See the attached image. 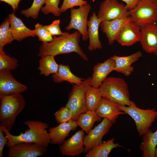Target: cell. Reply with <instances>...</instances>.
Segmentation results:
<instances>
[{
    "mask_svg": "<svg viewBox=\"0 0 157 157\" xmlns=\"http://www.w3.org/2000/svg\"><path fill=\"white\" fill-rule=\"evenodd\" d=\"M57 122L59 123L73 120V115L70 109L66 106L61 108L54 114Z\"/></svg>",
    "mask_w": 157,
    "mask_h": 157,
    "instance_id": "cell-33",
    "label": "cell"
},
{
    "mask_svg": "<svg viewBox=\"0 0 157 157\" xmlns=\"http://www.w3.org/2000/svg\"><path fill=\"white\" fill-rule=\"evenodd\" d=\"M28 128L24 133L15 135L11 134L10 131L1 126L8 141L7 147H11L21 142L34 143L47 147L51 141L47 129L48 124L39 121L29 120L24 122Z\"/></svg>",
    "mask_w": 157,
    "mask_h": 157,
    "instance_id": "cell-2",
    "label": "cell"
},
{
    "mask_svg": "<svg viewBox=\"0 0 157 157\" xmlns=\"http://www.w3.org/2000/svg\"><path fill=\"white\" fill-rule=\"evenodd\" d=\"M0 125L10 131L17 117L25 108L26 101L21 93L0 94Z\"/></svg>",
    "mask_w": 157,
    "mask_h": 157,
    "instance_id": "cell-3",
    "label": "cell"
},
{
    "mask_svg": "<svg viewBox=\"0 0 157 157\" xmlns=\"http://www.w3.org/2000/svg\"><path fill=\"white\" fill-rule=\"evenodd\" d=\"M18 66L16 58L6 54L3 49H0V71L13 70Z\"/></svg>",
    "mask_w": 157,
    "mask_h": 157,
    "instance_id": "cell-30",
    "label": "cell"
},
{
    "mask_svg": "<svg viewBox=\"0 0 157 157\" xmlns=\"http://www.w3.org/2000/svg\"><path fill=\"white\" fill-rule=\"evenodd\" d=\"M27 89L26 86L19 83L14 78L10 71H0V95L21 93Z\"/></svg>",
    "mask_w": 157,
    "mask_h": 157,
    "instance_id": "cell-13",
    "label": "cell"
},
{
    "mask_svg": "<svg viewBox=\"0 0 157 157\" xmlns=\"http://www.w3.org/2000/svg\"><path fill=\"white\" fill-rule=\"evenodd\" d=\"M8 17L11 31L15 40L20 41L27 37L36 36L34 30H31L25 26L22 20L16 16L14 12Z\"/></svg>",
    "mask_w": 157,
    "mask_h": 157,
    "instance_id": "cell-21",
    "label": "cell"
},
{
    "mask_svg": "<svg viewBox=\"0 0 157 157\" xmlns=\"http://www.w3.org/2000/svg\"><path fill=\"white\" fill-rule=\"evenodd\" d=\"M119 105L117 103L102 97L95 111L101 118H106L114 123L119 116L125 114L120 110Z\"/></svg>",
    "mask_w": 157,
    "mask_h": 157,
    "instance_id": "cell-19",
    "label": "cell"
},
{
    "mask_svg": "<svg viewBox=\"0 0 157 157\" xmlns=\"http://www.w3.org/2000/svg\"><path fill=\"white\" fill-rule=\"evenodd\" d=\"M60 20L56 19L51 24L48 25H44V28L52 35H63L60 28Z\"/></svg>",
    "mask_w": 157,
    "mask_h": 157,
    "instance_id": "cell-36",
    "label": "cell"
},
{
    "mask_svg": "<svg viewBox=\"0 0 157 157\" xmlns=\"http://www.w3.org/2000/svg\"><path fill=\"white\" fill-rule=\"evenodd\" d=\"M52 77L53 81L57 83L67 81L72 84H77L85 79L74 75L71 71L69 65L62 64L59 65L58 72L53 74Z\"/></svg>",
    "mask_w": 157,
    "mask_h": 157,
    "instance_id": "cell-24",
    "label": "cell"
},
{
    "mask_svg": "<svg viewBox=\"0 0 157 157\" xmlns=\"http://www.w3.org/2000/svg\"><path fill=\"white\" fill-rule=\"evenodd\" d=\"M21 0H0V1H2L8 3L10 6L15 12L16 10L18 8L19 3Z\"/></svg>",
    "mask_w": 157,
    "mask_h": 157,
    "instance_id": "cell-38",
    "label": "cell"
},
{
    "mask_svg": "<svg viewBox=\"0 0 157 157\" xmlns=\"http://www.w3.org/2000/svg\"><path fill=\"white\" fill-rule=\"evenodd\" d=\"M1 127L0 126V157L3 156V151L5 145L7 144L8 139L6 137Z\"/></svg>",
    "mask_w": 157,
    "mask_h": 157,
    "instance_id": "cell-37",
    "label": "cell"
},
{
    "mask_svg": "<svg viewBox=\"0 0 157 157\" xmlns=\"http://www.w3.org/2000/svg\"><path fill=\"white\" fill-rule=\"evenodd\" d=\"M10 29L8 17L1 23L0 26V49H3L4 46L10 44L14 40Z\"/></svg>",
    "mask_w": 157,
    "mask_h": 157,
    "instance_id": "cell-29",
    "label": "cell"
},
{
    "mask_svg": "<svg viewBox=\"0 0 157 157\" xmlns=\"http://www.w3.org/2000/svg\"><path fill=\"white\" fill-rule=\"evenodd\" d=\"M132 21L141 27L157 23V0H139L136 5L129 10Z\"/></svg>",
    "mask_w": 157,
    "mask_h": 157,
    "instance_id": "cell-6",
    "label": "cell"
},
{
    "mask_svg": "<svg viewBox=\"0 0 157 157\" xmlns=\"http://www.w3.org/2000/svg\"><path fill=\"white\" fill-rule=\"evenodd\" d=\"M102 22L98 18L95 12L92 13L88 22V29L89 38L88 49L90 51L101 49L102 46L99 40V28Z\"/></svg>",
    "mask_w": 157,
    "mask_h": 157,
    "instance_id": "cell-22",
    "label": "cell"
},
{
    "mask_svg": "<svg viewBox=\"0 0 157 157\" xmlns=\"http://www.w3.org/2000/svg\"><path fill=\"white\" fill-rule=\"evenodd\" d=\"M46 0H33L31 6L24 10H22L21 13L27 18L33 19L38 18L39 13L42 6L45 3Z\"/></svg>",
    "mask_w": 157,
    "mask_h": 157,
    "instance_id": "cell-31",
    "label": "cell"
},
{
    "mask_svg": "<svg viewBox=\"0 0 157 157\" xmlns=\"http://www.w3.org/2000/svg\"><path fill=\"white\" fill-rule=\"evenodd\" d=\"M91 77H89L77 84H74L66 106L72 111L73 120H76L79 115L86 112L85 92L86 89L91 85Z\"/></svg>",
    "mask_w": 157,
    "mask_h": 157,
    "instance_id": "cell-7",
    "label": "cell"
},
{
    "mask_svg": "<svg viewBox=\"0 0 157 157\" xmlns=\"http://www.w3.org/2000/svg\"><path fill=\"white\" fill-rule=\"evenodd\" d=\"M155 157H157V147L156 150Z\"/></svg>",
    "mask_w": 157,
    "mask_h": 157,
    "instance_id": "cell-40",
    "label": "cell"
},
{
    "mask_svg": "<svg viewBox=\"0 0 157 157\" xmlns=\"http://www.w3.org/2000/svg\"><path fill=\"white\" fill-rule=\"evenodd\" d=\"M87 3V2L84 0H63L60 10L61 13H63L69 8L76 6H80Z\"/></svg>",
    "mask_w": 157,
    "mask_h": 157,
    "instance_id": "cell-35",
    "label": "cell"
},
{
    "mask_svg": "<svg viewBox=\"0 0 157 157\" xmlns=\"http://www.w3.org/2000/svg\"><path fill=\"white\" fill-rule=\"evenodd\" d=\"M54 56L47 55L41 57L38 69L40 74L48 76L51 74L56 73L58 71L59 65L56 62Z\"/></svg>",
    "mask_w": 157,
    "mask_h": 157,
    "instance_id": "cell-27",
    "label": "cell"
},
{
    "mask_svg": "<svg viewBox=\"0 0 157 157\" xmlns=\"http://www.w3.org/2000/svg\"><path fill=\"white\" fill-rule=\"evenodd\" d=\"M126 3V6L129 10L133 8L137 4L139 0H121Z\"/></svg>",
    "mask_w": 157,
    "mask_h": 157,
    "instance_id": "cell-39",
    "label": "cell"
},
{
    "mask_svg": "<svg viewBox=\"0 0 157 157\" xmlns=\"http://www.w3.org/2000/svg\"><path fill=\"white\" fill-rule=\"evenodd\" d=\"M99 88L102 97L121 106L130 105L131 101L128 87L123 79L107 77Z\"/></svg>",
    "mask_w": 157,
    "mask_h": 157,
    "instance_id": "cell-4",
    "label": "cell"
},
{
    "mask_svg": "<svg viewBox=\"0 0 157 157\" xmlns=\"http://www.w3.org/2000/svg\"><path fill=\"white\" fill-rule=\"evenodd\" d=\"M120 146L114 142V138L108 140L93 148L86 154L85 157H107L111 151Z\"/></svg>",
    "mask_w": 157,
    "mask_h": 157,
    "instance_id": "cell-25",
    "label": "cell"
},
{
    "mask_svg": "<svg viewBox=\"0 0 157 157\" xmlns=\"http://www.w3.org/2000/svg\"><path fill=\"white\" fill-rule=\"evenodd\" d=\"M85 132L82 130L76 132L60 145L59 150L63 155L78 156L84 152L83 138Z\"/></svg>",
    "mask_w": 157,
    "mask_h": 157,
    "instance_id": "cell-12",
    "label": "cell"
},
{
    "mask_svg": "<svg viewBox=\"0 0 157 157\" xmlns=\"http://www.w3.org/2000/svg\"><path fill=\"white\" fill-rule=\"evenodd\" d=\"M115 63L111 57L102 63H98L93 68L91 79V85L98 88L108 75L114 71Z\"/></svg>",
    "mask_w": 157,
    "mask_h": 157,
    "instance_id": "cell-17",
    "label": "cell"
},
{
    "mask_svg": "<svg viewBox=\"0 0 157 157\" xmlns=\"http://www.w3.org/2000/svg\"><path fill=\"white\" fill-rule=\"evenodd\" d=\"M142 53L138 51L130 55L119 56L114 55L111 58L114 60V71L129 76L133 72L134 68L132 64L137 61L142 56Z\"/></svg>",
    "mask_w": 157,
    "mask_h": 157,
    "instance_id": "cell-20",
    "label": "cell"
},
{
    "mask_svg": "<svg viewBox=\"0 0 157 157\" xmlns=\"http://www.w3.org/2000/svg\"><path fill=\"white\" fill-rule=\"evenodd\" d=\"M146 52L157 54V25L153 23L141 27L140 41Z\"/></svg>",
    "mask_w": 157,
    "mask_h": 157,
    "instance_id": "cell-15",
    "label": "cell"
},
{
    "mask_svg": "<svg viewBox=\"0 0 157 157\" xmlns=\"http://www.w3.org/2000/svg\"><path fill=\"white\" fill-rule=\"evenodd\" d=\"M129 16V10L126 5L117 0H104L101 3L97 15L102 22Z\"/></svg>",
    "mask_w": 157,
    "mask_h": 157,
    "instance_id": "cell-9",
    "label": "cell"
},
{
    "mask_svg": "<svg viewBox=\"0 0 157 157\" xmlns=\"http://www.w3.org/2000/svg\"><path fill=\"white\" fill-rule=\"evenodd\" d=\"M60 0H46L45 5L41 9V11L44 15L52 13L55 16H59L61 13L58 7Z\"/></svg>",
    "mask_w": 157,
    "mask_h": 157,
    "instance_id": "cell-32",
    "label": "cell"
},
{
    "mask_svg": "<svg viewBox=\"0 0 157 157\" xmlns=\"http://www.w3.org/2000/svg\"><path fill=\"white\" fill-rule=\"evenodd\" d=\"M140 148L143 157H155L157 146V130L153 132L149 129L142 135Z\"/></svg>",
    "mask_w": 157,
    "mask_h": 157,
    "instance_id": "cell-23",
    "label": "cell"
},
{
    "mask_svg": "<svg viewBox=\"0 0 157 157\" xmlns=\"http://www.w3.org/2000/svg\"><path fill=\"white\" fill-rule=\"evenodd\" d=\"M113 124L109 120L104 118L99 124L92 129L84 136V153L86 154L93 148L103 142V137L109 132Z\"/></svg>",
    "mask_w": 157,
    "mask_h": 157,
    "instance_id": "cell-10",
    "label": "cell"
},
{
    "mask_svg": "<svg viewBox=\"0 0 157 157\" xmlns=\"http://www.w3.org/2000/svg\"><path fill=\"white\" fill-rule=\"evenodd\" d=\"M91 9L88 3L79 6L78 8H71L70 21L65 29L69 31L74 29L82 36V40L86 41L89 38L88 30V16Z\"/></svg>",
    "mask_w": 157,
    "mask_h": 157,
    "instance_id": "cell-8",
    "label": "cell"
},
{
    "mask_svg": "<svg viewBox=\"0 0 157 157\" xmlns=\"http://www.w3.org/2000/svg\"><path fill=\"white\" fill-rule=\"evenodd\" d=\"M78 126L76 121L72 120L60 123L57 126L50 128L48 133L50 143L61 145L65 141L70 132L75 130Z\"/></svg>",
    "mask_w": 157,
    "mask_h": 157,
    "instance_id": "cell-16",
    "label": "cell"
},
{
    "mask_svg": "<svg viewBox=\"0 0 157 157\" xmlns=\"http://www.w3.org/2000/svg\"><path fill=\"white\" fill-rule=\"evenodd\" d=\"M35 27L34 30L39 41H42L43 43H46L50 42L53 40V37L52 36L42 24L38 23L35 25Z\"/></svg>",
    "mask_w": 157,
    "mask_h": 157,
    "instance_id": "cell-34",
    "label": "cell"
},
{
    "mask_svg": "<svg viewBox=\"0 0 157 157\" xmlns=\"http://www.w3.org/2000/svg\"><path fill=\"white\" fill-rule=\"evenodd\" d=\"M101 118L99 116L95 111L88 110L80 114L76 120L78 126L86 134L92 129L96 122L101 120Z\"/></svg>",
    "mask_w": 157,
    "mask_h": 157,
    "instance_id": "cell-26",
    "label": "cell"
},
{
    "mask_svg": "<svg viewBox=\"0 0 157 157\" xmlns=\"http://www.w3.org/2000/svg\"><path fill=\"white\" fill-rule=\"evenodd\" d=\"M63 35L58 37L53 36L50 42L43 43L40 46L38 56L40 57L47 55L55 56L59 54L72 52L77 53L84 60L88 61V58L79 45L81 35L76 30L70 33L64 32Z\"/></svg>",
    "mask_w": 157,
    "mask_h": 157,
    "instance_id": "cell-1",
    "label": "cell"
},
{
    "mask_svg": "<svg viewBox=\"0 0 157 157\" xmlns=\"http://www.w3.org/2000/svg\"><path fill=\"white\" fill-rule=\"evenodd\" d=\"M131 20L129 16L101 22L100 26L102 31L105 33L109 44L111 45L114 43L122 27Z\"/></svg>",
    "mask_w": 157,
    "mask_h": 157,
    "instance_id": "cell-18",
    "label": "cell"
},
{
    "mask_svg": "<svg viewBox=\"0 0 157 157\" xmlns=\"http://www.w3.org/2000/svg\"><path fill=\"white\" fill-rule=\"evenodd\" d=\"M141 27L131 20L121 29L116 40L123 46H129L140 42Z\"/></svg>",
    "mask_w": 157,
    "mask_h": 157,
    "instance_id": "cell-14",
    "label": "cell"
},
{
    "mask_svg": "<svg viewBox=\"0 0 157 157\" xmlns=\"http://www.w3.org/2000/svg\"><path fill=\"white\" fill-rule=\"evenodd\" d=\"M99 90L90 85L85 92V101L88 110L95 111L102 98Z\"/></svg>",
    "mask_w": 157,
    "mask_h": 157,
    "instance_id": "cell-28",
    "label": "cell"
},
{
    "mask_svg": "<svg viewBox=\"0 0 157 157\" xmlns=\"http://www.w3.org/2000/svg\"><path fill=\"white\" fill-rule=\"evenodd\" d=\"M47 147L34 143L21 142L9 147L8 157H40L46 152Z\"/></svg>",
    "mask_w": 157,
    "mask_h": 157,
    "instance_id": "cell-11",
    "label": "cell"
},
{
    "mask_svg": "<svg viewBox=\"0 0 157 157\" xmlns=\"http://www.w3.org/2000/svg\"><path fill=\"white\" fill-rule=\"evenodd\" d=\"M119 108L134 120L139 136H142L149 129L157 117V111L155 109H141L131 101L129 106L119 105Z\"/></svg>",
    "mask_w": 157,
    "mask_h": 157,
    "instance_id": "cell-5",
    "label": "cell"
}]
</instances>
